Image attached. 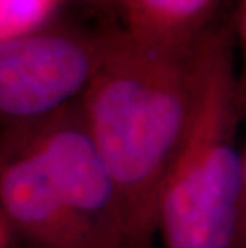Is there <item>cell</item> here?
<instances>
[{
	"label": "cell",
	"mask_w": 246,
	"mask_h": 248,
	"mask_svg": "<svg viewBox=\"0 0 246 248\" xmlns=\"http://www.w3.org/2000/svg\"><path fill=\"white\" fill-rule=\"evenodd\" d=\"M213 28L184 48L104 28L102 58L80 104L117 192L120 248L155 245L157 203L195 112Z\"/></svg>",
	"instance_id": "cell-1"
},
{
	"label": "cell",
	"mask_w": 246,
	"mask_h": 248,
	"mask_svg": "<svg viewBox=\"0 0 246 248\" xmlns=\"http://www.w3.org/2000/svg\"><path fill=\"white\" fill-rule=\"evenodd\" d=\"M237 42V24L219 19L208 39L195 112L157 203L161 248H245V82L235 67Z\"/></svg>",
	"instance_id": "cell-2"
},
{
	"label": "cell",
	"mask_w": 246,
	"mask_h": 248,
	"mask_svg": "<svg viewBox=\"0 0 246 248\" xmlns=\"http://www.w3.org/2000/svg\"><path fill=\"white\" fill-rule=\"evenodd\" d=\"M104 51V28L55 16L0 40V128L42 120L82 98Z\"/></svg>",
	"instance_id": "cell-3"
},
{
	"label": "cell",
	"mask_w": 246,
	"mask_h": 248,
	"mask_svg": "<svg viewBox=\"0 0 246 248\" xmlns=\"http://www.w3.org/2000/svg\"><path fill=\"white\" fill-rule=\"evenodd\" d=\"M18 128L93 248L122 247L117 192L88 130L80 99Z\"/></svg>",
	"instance_id": "cell-4"
},
{
	"label": "cell",
	"mask_w": 246,
	"mask_h": 248,
	"mask_svg": "<svg viewBox=\"0 0 246 248\" xmlns=\"http://www.w3.org/2000/svg\"><path fill=\"white\" fill-rule=\"evenodd\" d=\"M0 216L32 248H93L18 126L0 128Z\"/></svg>",
	"instance_id": "cell-5"
},
{
	"label": "cell",
	"mask_w": 246,
	"mask_h": 248,
	"mask_svg": "<svg viewBox=\"0 0 246 248\" xmlns=\"http://www.w3.org/2000/svg\"><path fill=\"white\" fill-rule=\"evenodd\" d=\"M224 0H117L125 32L143 44L184 48L217 23Z\"/></svg>",
	"instance_id": "cell-6"
},
{
	"label": "cell",
	"mask_w": 246,
	"mask_h": 248,
	"mask_svg": "<svg viewBox=\"0 0 246 248\" xmlns=\"http://www.w3.org/2000/svg\"><path fill=\"white\" fill-rule=\"evenodd\" d=\"M64 0H0V40L29 32L56 16Z\"/></svg>",
	"instance_id": "cell-7"
},
{
	"label": "cell",
	"mask_w": 246,
	"mask_h": 248,
	"mask_svg": "<svg viewBox=\"0 0 246 248\" xmlns=\"http://www.w3.org/2000/svg\"><path fill=\"white\" fill-rule=\"evenodd\" d=\"M12 231L5 224V221L0 216V248H10V237H12Z\"/></svg>",
	"instance_id": "cell-8"
},
{
	"label": "cell",
	"mask_w": 246,
	"mask_h": 248,
	"mask_svg": "<svg viewBox=\"0 0 246 248\" xmlns=\"http://www.w3.org/2000/svg\"><path fill=\"white\" fill-rule=\"evenodd\" d=\"M114 2H115V3H117V0H114Z\"/></svg>",
	"instance_id": "cell-9"
}]
</instances>
